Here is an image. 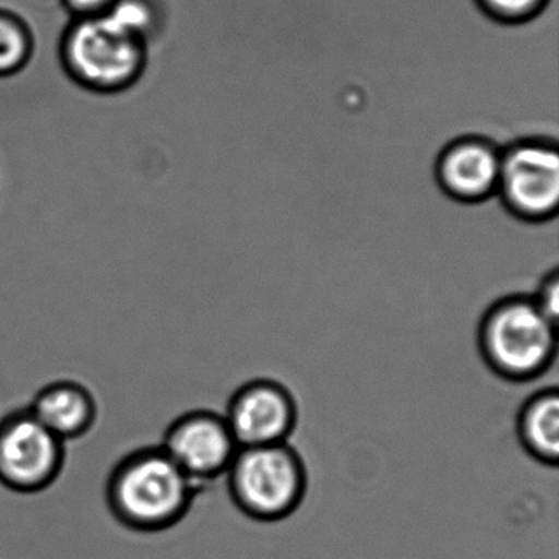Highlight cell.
Here are the masks:
<instances>
[{"label": "cell", "instance_id": "cell-1", "mask_svg": "<svg viewBox=\"0 0 559 559\" xmlns=\"http://www.w3.org/2000/svg\"><path fill=\"white\" fill-rule=\"evenodd\" d=\"M199 487L159 444L120 457L106 480L110 515L130 532L153 535L185 520Z\"/></svg>", "mask_w": 559, "mask_h": 559}, {"label": "cell", "instance_id": "cell-2", "mask_svg": "<svg viewBox=\"0 0 559 559\" xmlns=\"http://www.w3.org/2000/svg\"><path fill=\"white\" fill-rule=\"evenodd\" d=\"M484 362L502 379L526 382L548 371L558 353V323L532 296L513 294L493 302L477 329Z\"/></svg>", "mask_w": 559, "mask_h": 559}, {"label": "cell", "instance_id": "cell-3", "mask_svg": "<svg viewBox=\"0 0 559 559\" xmlns=\"http://www.w3.org/2000/svg\"><path fill=\"white\" fill-rule=\"evenodd\" d=\"M148 45L107 15L73 19L60 40L61 67L83 90L112 96L142 80Z\"/></svg>", "mask_w": 559, "mask_h": 559}, {"label": "cell", "instance_id": "cell-4", "mask_svg": "<svg viewBox=\"0 0 559 559\" xmlns=\"http://www.w3.org/2000/svg\"><path fill=\"white\" fill-rule=\"evenodd\" d=\"M225 476L235 506L260 522L287 519L306 497V464L289 443L240 448Z\"/></svg>", "mask_w": 559, "mask_h": 559}, {"label": "cell", "instance_id": "cell-5", "mask_svg": "<svg viewBox=\"0 0 559 559\" xmlns=\"http://www.w3.org/2000/svg\"><path fill=\"white\" fill-rule=\"evenodd\" d=\"M67 464V443L25 408L0 418V486L22 496L50 489Z\"/></svg>", "mask_w": 559, "mask_h": 559}, {"label": "cell", "instance_id": "cell-6", "mask_svg": "<svg viewBox=\"0 0 559 559\" xmlns=\"http://www.w3.org/2000/svg\"><path fill=\"white\" fill-rule=\"evenodd\" d=\"M497 195L513 217L551 221L559 205V152L552 140L523 139L502 150Z\"/></svg>", "mask_w": 559, "mask_h": 559}, {"label": "cell", "instance_id": "cell-7", "mask_svg": "<svg viewBox=\"0 0 559 559\" xmlns=\"http://www.w3.org/2000/svg\"><path fill=\"white\" fill-rule=\"evenodd\" d=\"M159 447L198 487L225 476L240 450L224 414L204 408L176 417Z\"/></svg>", "mask_w": 559, "mask_h": 559}, {"label": "cell", "instance_id": "cell-8", "mask_svg": "<svg viewBox=\"0 0 559 559\" xmlns=\"http://www.w3.org/2000/svg\"><path fill=\"white\" fill-rule=\"evenodd\" d=\"M224 417L238 447H266L287 443L299 412L286 385L273 379H253L235 391Z\"/></svg>", "mask_w": 559, "mask_h": 559}, {"label": "cell", "instance_id": "cell-9", "mask_svg": "<svg viewBox=\"0 0 559 559\" xmlns=\"http://www.w3.org/2000/svg\"><path fill=\"white\" fill-rule=\"evenodd\" d=\"M502 150L479 135L461 136L438 156L437 181L448 198L479 204L496 194Z\"/></svg>", "mask_w": 559, "mask_h": 559}, {"label": "cell", "instance_id": "cell-10", "mask_svg": "<svg viewBox=\"0 0 559 559\" xmlns=\"http://www.w3.org/2000/svg\"><path fill=\"white\" fill-rule=\"evenodd\" d=\"M27 408L64 443L86 437L99 417V405L93 391L73 379L48 382L35 394Z\"/></svg>", "mask_w": 559, "mask_h": 559}, {"label": "cell", "instance_id": "cell-11", "mask_svg": "<svg viewBox=\"0 0 559 559\" xmlns=\"http://www.w3.org/2000/svg\"><path fill=\"white\" fill-rule=\"evenodd\" d=\"M516 435L523 450L546 466L559 460V392L543 389L526 399L516 418Z\"/></svg>", "mask_w": 559, "mask_h": 559}, {"label": "cell", "instance_id": "cell-12", "mask_svg": "<svg viewBox=\"0 0 559 559\" xmlns=\"http://www.w3.org/2000/svg\"><path fill=\"white\" fill-rule=\"evenodd\" d=\"M35 53V35L24 17L0 9V80L22 73Z\"/></svg>", "mask_w": 559, "mask_h": 559}, {"label": "cell", "instance_id": "cell-13", "mask_svg": "<svg viewBox=\"0 0 559 559\" xmlns=\"http://www.w3.org/2000/svg\"><path fill=\"white\" fill-rule=\"evenodd\" d=\"M120 27L150 44L163 25V14L156 0H117L107 12Z\"/></svg>", "mask_w": 559, "mask_h": 559}, {"label": "cell", "instance_id": "cell-14", "mask_svg": "<svg viewBox=\"0 0 559 559\" xmlns=\"http://www.w3.org/2000/svg\"><path fill=\"white\" fill-rule=\"evenodd\" d=\"M480 11L506 25H520L538 17L546 8L549 0H476Z\"/></svg>", "mask_w": 559, "mask_h": 559}, {"label": "cell", "instance_id": "cell-15", "mask_svg": "<svg viewBox=\"0 0 559 559\" xmlns=\"http://www.w3.org/2000/svg\"><path fill=\"white\" fill-rule=\"evenodd\" d=\"M532 299L546 317L558 323L559 317V274L558 271L546 274L538 289L532 294Z\"/></svg>", "mask_w": 559, "mask_h": 559}, {"label": "cell", "instance_id": "cell-16", "mask_svg": "<svg viewBox=\"0 0 559 559\" xmlns=\"http://www.w3.org/2000/svg\"><path fill=\"white\" fill-rule=\"evenodd\" d=\"M116 2L117 0H61V4L73 19L106 15Z\"/></svg>", "mask_w": 559, "mask_h": 559}]
</instances>
